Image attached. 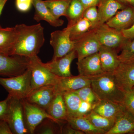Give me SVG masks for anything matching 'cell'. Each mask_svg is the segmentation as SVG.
Returning a JSON list of instances; mask_svg holds the SVG:
<instances>
[{"mask_svg":"<svg viewBox=\"0 0 134 134\" xmlns=\"http://www.w3.org/2000/svg\"><path fill=\"white\" fill-rule=\"evenodd\" d=\"M16 40L7 54L30 58L37 55L45 41L44 28L40 24L32 25H16Z\"/></svg>","mask_w":134,"mask_h":134,"instance_id":"6da1fadb","label":"cell"},{"mask_svg":"<svg viewBox=\"0 0 134 134\" xmlns=\"http://www.w3.org/2000/svg\"><path fill=\"white\" fill-rule=\"evenodd\" d=\"M91 85L100 100L123 104L126 92L118 86L112 73H104L95 77Z\"/></svg>","mask_w":134,"mask_h":134,"instance_id":"7a4b0ae2","label":"cell"},{"mask_svg":"<svg viewBox=\"0 0 134 134\" xmlns=\"http://www.w3.org/2000/svg\"><path fill=\"white\" fill-rule=\"evenodd\" d=\"M0 85L12 97L20 99L26 98L31 91V71L28 68L19 75L8 78L0 77Z\"/></svg>","mask_w":134,"mask_h":134,"instance_id":"3957f363","label":"cell"},{"mask_svg":"<svg viewBox=\"0 0 134 134\" xmlns=\"http://www.w3.org/2000/svg\"><path fill=\"white\" fill-rule=\"evenodd\" d=\"M29 68L31 71V91L47 85H55L59 77L52 73L37 55L29 58Z\"/></svg>","mask_w":134,"mask_h":134,"instance_id":"277c9868","label":"cell"},{"mask_svg":"<svg viewBox=\"0 0 134 134\" xmlns=\"http://www.w3.org/2000/svg\"><path fill=\"white\" fill-rule=\"evenodd\" d=\"M9 96L6 121L13 134H30L25 124L22 99Z\"/></svg>","mask_w":134,"mask_h":134,"instance_id":"5b68a950","label":"cell"},{"mask_svg":"<svg viewBox=\"0 0 134 134\" xmlns=\"http://www.w3.org/2000/svg\"><path fill=\"white\" fill-rule=\"evenodd\" d=\"M29 58L0 51V75L10 77L21 74L29 68Z\"/></svg>","mask_w":134,"mask_h":134,"instance_id":"8992f818","label":"cell"},{"mask_svg":"<svg viewBox=\"0 0 134 134\" xmlns=\"http://www.w3.org/2000/svg\"><path fill=\"white\" fill-rule=\"evenodd\" d=\"M94 29L101 46L115 49L118 52L120 51L128 40L121 31L110 27L106 23Z\"/></svg>","mask_w":134,"mask_h":134,"instance_id":"52a82bcc","label":"cell"},{"mask_svg":"<svg viewBox=\"0 0 134 134\" xmlns=\"http://www.w3.org/2000/svg\"><path fill=\"white\" fill-rule=\"evenodd\" d=\"M74 41L78 61L98 52L101 46L95 29H92Z\"/></svg>","mask_w":134,"mask_h":134,"instance_id":"ba28073f","label":"cell"},{"mask_svg":"<svg viewBox=\"0 0 134 134\" xmlns=\"http://www.w3.org/2000/svg\"><path fill=\"white\" fill-rule=\"evenodd\" d=\"M50 44L54 50L52 59L61 58L74 49V41L70 37V29L66 27L62 30L51 34Z\"/></svg>","mask_w":134,"mask_h":134,"instance_id":"9c48e42d","label":"cell"},{"mask_svg":"<svg viewBox=\"0 0 134 134\" xmlns=\"http://www.w3.org/2000/svg\"><path fill=\"white\" fill-rule=\"evenodd\" d=\"M22 102L25 124L30 134H34L36 127L46 118L52 119L60 124L63 122L56 120L49 115L46 110L30 103L25 99H22Z\"/></svg>","mask_w":134,"mask_h":134,"instance_id":"30bf717a","label":"cell"},{"mask_svg":"<svg viewBox=\"0 0 134 134\" xmlns=\"http://www.w3.org/2000/svg\"><path fill=\"white\" fill-rule=\"evenodd\" d=\"M112 74L119 87L126 92L134 87V61L121 62Z\"/></svg>","mask_w":134,"mask_h":134,"instance_id":"8fae6325","label":"cell"},{"mask_svg":"<svg viewBox=\"0 0 134 134\" xmlns=\"http://www.w3.org/2000/svg\"><path fill=\"white\" fill-rule=\"evenodd\" d=\"M55 85H47L32 90L25 98L46 111L57 93Z\"/></svg>","mask_w":134,"mask_h":134,"instance_id":"7c38bea8","label":"cell"},{"mask_svg":"<svg viewBox=\"0 0 134 134\" xmlns=\"http://www.w3.org/2000/svg\"><path fill=\"white\" fill-rule=\"evenodd\" d=\"M76 58V52L74 49L66 55L52 59L51 61L44 64L50 71L57 76L60 77L72 76L70 65Z\"/></svg>","mask_w":134,"mask_h":134,"instance_id":"4fadbf2b","label":"cell"},{"mask_svg":"<svg viewBox=\"0 0 134 134\" xmlns=\"http://www.w3.org/2000/svg\"><path fill=\"white\" fill-rule=\"evenodd\" d=\"M79 75L95 77L104 74L98 52L87 56L76 63Z\"/></svg>","mask_w":134,"mask_h":134,"instance_id":"5bb4252c","label":"cell"},{"mask_svg":"<svg viewBox=\"0 0 134 134\" xmlns=\"http://www.w3.org/2000/svg\"><path fill=\"white\" fill-rule=\"evenodd\" d=\"M94 77H88L81 75L76 76L59 77L55 85L56 90L59 92H75L85 86H90Z\"/></svg>","mask_w":134,"mask_h":134,"instance_id":"9a60e30c","label":"cell"},{"mask_svg":"<svg viewBox=\"0 0 134 134\" xmlns=\"http://www.w3.org/2000/svg\"><path fill=\"white\" fill-rule=\"evenodd\" d=\"M134 22V7L127 6L118 11L106 23L108 26L122 31L132 26Z\"/></svg>","mask_w":134,"mask_h":134,"instance_id":"2e32d148","label":"cell"},{"mask_svg":"<svg viewBox=\"0 0 134 134\" xmlns=\"http://www.w3.org/2000/svg\"><path fill=\"white\" fill-rule=\"evenodd\" d=\"M98 53L101 67L104 73H112L120 63L118 52L115 49L101 46Z\"/></svg>","mask_w":134,"mask_h":134,"instance_id":"e0dca14e","label":"cell"},{"mask_svg":"<svg viewBox=\"0 0 134 134\" xmlns=\"http://www.w3.org/2000/svg\"><path fill=\"white\" fill-rule=\"evenodd\" d=\"M126 110V108L123 104L108 100H100L94 107L93 111L104 117L117 120Z\"/></svg>","mask_w":134,"mask_h":134,"instance_id":"ac0fdd59","label":"cell"},{"mask_svg":"<svg viewBox=\"0 0 134 134\" xmlns=\"http://www.w3.org/2000/svg\"><path fill=\"white\" fill-rule=\"evenodd\" d=\"M32 5L35 9L34 19L37 22L44 20L54 27L62 26L64 21L57 19L50 12L43 0H32Z\"/></svg>","mask_w":134,"mask_h":134,"instance_id":"d6986e66","label":"cell"},{"mask_svg":"<svg viewBox=\"0 0 134 134\" xmlns=\"http://www.w3.org/2000/svg\"><path fill=\"white\" fill-rule=\"evenodd\" d=\"M134 134V116L127 109L117 118L114 125L106 134Z\"/></svg>","mask_w":134,"mask_h":134,"instance_id":"ffe728a7","label":"cell"},{"mask_svg":"<svg viewBox=\"0 0 134 134\" xmlns=\"http://www.w3.org/2000/svg\"><path fill=\"white\" fill-rule=\"evenodd\" d=\"M99 21L101 24L105 23L118 12L126 6L117 0H99L97 6Z\"/></svg>","mask_w":134,"mask_h":134,"instance_id":"44dd1931","label":"cell"},{"mask_svg":"<svg viewBox=\"0 0 134 134\" xmlns=\"http://www.w3.org/2000/svg\"><path fill=\"white\" fill-rule=\"evenodd\" d=\"M46 111L58 121H67L68 113L62 93L57 92L52 101L47 109Z\"/></svg>","mask_w":134,"mask_h":134,"instance_id":"7402d4cb","label":"cell"},{"mask_svg":"<svg viewBox=\"0 0 134 134\" xmlns=\"http://www.w3.org/2000/svg\"><path fill=\"white\" fill-rule=\"evenodd\" d=\"M67 122L72 127L85 134H105L104 131L94 126L85 117H68Z\"/></svg>","mask_w":134,"mask_h":134,"instance_id":"603a6c76","label":"cell"},{"mask_svg":"<svg viewBox=\"0 0 134 134\" xmlns=\"http://www.w3.org/2000/svg\"><path fill=\"white\" fill-rule=\"evenodd\" d=\"M17 35L15 26L3 28L0 26V51L7 54L15 42Z\"/></svg>","mask_w":134,"mask_h":134,"instance_id":"cb8c5ba5","label":"cell"},{"mask_svg":"<svg viewBox=\"0 0 134 134\" xmlns=\"http://www.w3.org/2000/svg\"><path fill=\"white\" fill-rule=\"evenodd\" d=\"M66 107L68 118L78 117L82 100L75 92H63Z\"/></svg>","mask_w":134,"mask_h":134,"instance_id":"d4e9b609","label":"cell"},{"mask_svg":"<svg viewBox=\"0 0 134 134\" xmlns=\"http://www.w3.org/2000/svg\"><path fill=\"white\" fill-rule=\"evenodd\" d=\"M85 117L94 126L104 131L105 134L113 127L116 120L114 119L104 117L93 111Z\"/></svg>","mask_w":134,"mask_h":134,"instance_id":"484cf974","label":"cell"},{"mask_svg":"<svg viewBox=\"0 0 134 134\" xmlns=\"http://www.w3.org/2000/svg\"><path fill=\"white\" fill-rule=\"evenodd\" d=\"M85 9L79 0H71L65 16L68 20L67 27H71L81 18Z\"/></svg>","mask_w":134,"mask_h":134,"instance_id":"4316f807","label":"cell"},{"mask_svg":"<svg viewBox=\"0 0 134 134\" xmlns=\"http://www.w3.org/2000/svg\"><path fill=\"white\" fill-rule=\"evenodd\" d=\"M71 0H46V6L53 15L57 19L66 16L67 9Z\"/></svg>","mask_w":134,"mask_h":134,"instance_id":"83f0119b","label":"cell"},{"mask_svg":"<svg viewBox=\"0 0 134 134\" xmlns=\"http://www.w3.org/2000/svg\"><path fill=\"white\" fill-rule=\"evenodd\" d=\"M68 28L70 29V38L74 41L92 29L91 23L83 17L79 19L73 26Z\"/></svg>","mask_w":134,"mask_h":134,"instance_id":"f1b7e54d","label":"cell"},{"mask_svg":"<svg viewBox=\"0 0 134 134\" xmlns=\"http://www.w3.org/2000/svg\"><path fill=\"white\" fill-rule=\"evenodd\" d=\"M59 123L52 119L46 118L37 126L34 134H61V126Z\"/></svg>","mask_w":134,"mask_h":134,"instance_id":"f546056e","label":"cell"},{"mask_svg":"<svg viewBox=\"0 0 134 134\" xmlns=\"http://www.w3.org/2000/svg\"><path fill=\"white\" fill-rule=\"evenodd\" d=\"M75 92L82 100L93 105H96L100 101V99L92 90L91 85L85 86Z\"/></svg>","mask_w":134,"mask_h":134,"instance_id":"4dcf8cb0","label":"cell"},{"mask_svg":"<svg viewBox=\"0 0 134 134\" xmlns=\"http://www.w3.org/2000/svg\"><path fill=\"white\" fill-rule=\"evenodd\" d=\"M119 58L121 62L134 61V38L128 39L123 46Z\"/></svg>","mask_w":134,"mask_h":134,"instance_id":"1f68e13d","label":"cell"},{"mask_svg":"<svg viewBox=\"0 0 134 134\" xmlns=\"http://www.w3.org/2000/svg\"><path fill=\"white\" fill-rule=\"evenodd\" d=\"M83 17L88 19L91 23L92 29L97 28L100 24L98 9L96 6L87 8L84 12Z\"/></svg>","mask_w":134,"mask_h":134,"instance_id":"d6a6232c","label":"cell"},{"mask_svg":"<svg viewBox=\"0 0 134 134\" xmlns=\"http://www.w3.org/2000/svg\"><path fill=\"white\" fill-rule=\"evenodd\" d=\"M123 104L127 110L134 116V91L133 90L125 93Z\"/></svg>","mask_w":134,"mask_h":134,"instance_id":"836d02e7","label":"cell"},{"mask_svg":"<svg viewBox=\"0 0 134 134\" xmlns=\"http://www.w3.org/2000/svg\"><path fill=\"white\" fill-rule=\"evenodd\" d=\"M17 9L21 12H25L30 9L32 5V0H16Z\"/></svg>","mask_w":134,"mask_h":134,"instance_id":"e575fe53","label":"cell"},{"mask_svg":"<svg viewBox=\"0 0 134 134\" xmlns=\"http://www.w3.org/2000/svg\"><path fill=\"white\" fill-rule=\"evenodd\" d=\"M10 99L9 95L4 100L0 101V120L6 121L7 115L9 102Z\"/></svg>","mask_w":134,"mask_h":134,"instance_id":"d590c367","label":"cell"},{"mask_svg":"<svg viewBox=\"0 0 134 134\" xmlns=\"http://www.w3.org/2000/svg\"><path fill=\"white\" fill-rule=\"evenodd\" d=\"M67 125L61 127V134H84L82 131H79L72 127L67 122Z\"/></svg>","mask_w":134,"mask_h":134,"instance_id":"8d00e7d4","label":"cell"},{"mask_svg":"<svg viewBox=\"0 0 134 134\" xmlns=\"http://www.w3.org/2000/svg\"><path fill=\"white\" fill-rule=\"evenodd\" d=\"M0 134H13L6 121L0 120Z\"/></svg>","mask_w":134,"mask_h":134,"instance_id":"74e56055","label":"cell"},{"mask_svg":"<svg viewBox=\"0 0 134 134\" xmlns=\"http://www.w3.org/2000/svg\"><path fill=\"white\" fill-rule=\"evenodd\" d=\"M122 34L127 39L134 38V22L131 27L121 31Z\"/></svg>","mask_w":134,"mask_h":134,"instance_id":"f35d334b","label":"cell"},{"mask_svg":"<svg viewBox=\"0 0 134 134\" xmlns=\"http://www.w3.org/2000/svg\"><path fill=\"white\" fill-rule=\"evenodd\" d=\"M83 5L85 9L90 7L96 6L97 7L99 0H79Z\"/></svg>","mask_w":134,"mask_h":134,"instance_id":"ab89813d","label":"cell"},{"mask_svg":"<svg viewBox=\"0 0 134 134\" xmlns=\"http://www.w3.org/2000/svg\"><path fill=\"white\" fill-rule=\"evenodd\" d=\"M122 4L126 6L134 7V0H117Z\"/></svg>","mask_w":134,"mask_h":134,"instance_id":"60d3db41","label":"cell"},{"mask_svg":"<svg viewBox=\"0 0 134 134\" xmlns=\"http://www.w3.org/2000/svg\"><path fill=\"white\" fill-rule=\"evenodd\" d=\"M8 0H0V15L1 14L3 8Z\"/></svg>","mask_w":134,"mask_h":134,"instance_id":"b9f144b4","label":"cell"},{"mask_svg":"<svg viewBox=\"0 0 134 134\" xmlns=\"http://www.w3.org/2000/svg\"><path fill=\"white\" fill-rule=\"evenodd\" d=\"M132 90H133V91H134V88H133V89H132Z\"/></svg>","mask_w":134,"mask_h":134,"instance_id":"7bdbcfd3","label":"cell"}]
</instances>
